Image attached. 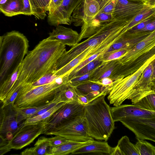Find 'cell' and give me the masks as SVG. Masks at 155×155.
Returning <instances> with one entry per match:
<instances>
[{
	"label": "cell",
	"mask_w": 155,
	"mask_h": 155,
	"mask_svg": "<svg viewBox=\"0 0 155 155\" xmlns=\"http://www.w3.org/2000/svg\"><path fill=\"white\" fill-rule=\"evenodd\" d=\"M127 23L114 20L85 41L72 46L58 60L54 67V71L61 68L86 50L97 47L112 36L121 33Z\"/></svg>",
	"instance_id": "5"
},
{
	"label": "cell",
	"mask_w": 155,
	"mask_h": 155,
	"mask_svg": "<svg viewBox=\"0 0 155 155\" xmlns=\"http://www.w3.org/2000/svg\"><path fill=\"white\" fill-rule=\"evenodd\" d=\"M120 37H121V33H120ZM94 57L95 58H96L94 56ZM101 58H99V59H100Z\"/></svg>",
	"instance_id": "52"
},
{
	"label": "cell",
	"mask_w": 155,
	"mask_h": 155,
	"mask_svg": "<svg viewBox=\"0 0 155 155\" xmlns=\"http://www.w3.org/2000/svg\"><path fill=\"white\" fill-rule=\"evenodd\" d=\"M113 20L112 13L99 12L94 18L85 21L81 26L78 43L90 37Z\"/></svg>",
	"instance_id": "16"
},
{
	"label": "cell",
	"mask_w": 155,
	"mask_h": 155,
	"mask_svg": "<svg viewBox=\"0 0 155 155\" xmlns=\"http://www.w3.org/2000/svg\"><path fill=\"white\" fill-rule=\"evenodd\" d=\"M47 38L51 40L57 41L62 44L73 46L77 44L79 34L72 28L60 25L49 33Z\"/></svg>",
	"instance_id": "18"
},
{
	"label": "cell",
	"mask_w": 155,
	"mask_h": 155,
	"mask_svg": "<svg viewBox=\"0 0 155 155\" xmlns=\"http://www.w3.org/2000/svg\"><path fill=\"white\" fill-rule=\"evenodd\" d=\"M8 0H0V5L3 4L5 3Z\"/></svg>",
	"instance_id": "51"
},
{
	"label": "cell",
	"mask_w": 155,
	"mask_h": 155,
	"mask_svg": "<svg viewBox=\"0 0 155 155\" xmlns=\"http://www.w3.org/2000/svg\"><path fill=\"white\" fill-rule=\"evenodd\" d=\"M121 36H122L121 33ZM93 56H94V55H93ZM94 58H95V57H94Z\"/></svg>",
	"instance_id": "53"
},
{
	"label": "cell",
	"mask_w": 155,
	"mask_h": 155,
	"mask_svg": "<svg viewBox=\"0 0 155 155\" xmlns=\"http://www.w3.org/2000/svg\"><path fill=\"white\" fill-rule=\"evenodd\" d=\"M154 7V8H155V6Z\"/></svg>",
	"instance_id": "55"
},
{
	"label": "cell",
	"mask_w": 155,
	"mask_h": 155,
	"mask_svg": "<svg viewBox=\"0 0 155 155\" xmlns=\"http://www.w3.org/2000/svg\"><path fill=\"white\" fill-rule=\"evenodd\" d=\"M63 0H51L49 4L48 12V14H51L59 7Z\"/></svg>",
	"instance_id": "43"
},
{
	"label": "cell",
	"mask_w": 155,
	"mask_h": 155,
	"mask_svg": "<svg viewBox=\"0 0 155 155\" xmlns=\"http://www.w3.org/2000/svg\"><path fill=\"white\" fill-rule=\"evenodd\" d=\"M98 68L87 74L72 78L69 80L70 85L75 87L81 84L88 81L95 71Z\"/></svg>",
	"instance_id": "39"
},
{
	"label": "cell",
	"mask_w": 155,
	"mask_h": 155,
	"mask_svg": "<svg viewBox=\"0 0 155 155\" xmlns=\"http://www.w3.org/2000/svg\"><path fill=\"white\" fill-rule=\"evenodd\" d=\"M0 137L7 141L10 140L19 129L20 124L17 119V108L13 104L1 108Z\"/></svg>",
	"instance_id": "11"
},
{
	"label": "cell",
	"mask_w": 155,
	"mask_h": 155,
	"mask_svg": "<svg viewBox=\"0 0 155 155\" xmlns=\"http://www.w3.org/2000/svg\"><path fill=\"white\" fill-rule=\"evenodd\" d=\"M92 140L86 141H78L68 140L67 142L62 144L51 147L49 155L71 154L77 150L90 143Z\"/></svg>",
	"instance_id": "23"
},
{
	"label": "cell",
	"mask_w": 155,
	"mask_h": 155,
	"mask_svg": "<svg viewBox=\"0 0 155 155\" xmlns=\"http://www.w3.org/2000/svg\"><path fill=\"white\" fill-rule=\"evenodd\" d=\"M128 50L124 49L118 50L104 55L101 60L104 61H107L118 59L124 55Z\"/></svg>",
	"instance_id": "40"
},
{
	"label": "cell",
	"mask_w": 155,
	"mask_h": 155,
	"mask_svg": "<svg viewBox=\"0 0 155 155\" xmlns=\"http://www.w3.org/2000/svg\"><path fill=\"white\" fill-rule=\"evenodd\" d=\"M103 64V61L101 60L96 58L79 70L70 79L72 78L87 74L93 71L96 68L101 67Z\"/></svg>",
	"instance_id": "34"
},
{
	"label": "cell",
	"mask_w": 155,
	"mask_h": 155,
	"mask_svg": "<svg viewBox=\"0 0 155 155\" xmlns=\"http://www.w3.org/2000/svg\"><path fill=\"white\" fill-rule=\"evenodd\" d=\"M137 140L135 145L140 155H155V146L145 140Z\"/></svg>",
	"instance_id": "35"
},
{
	"label": "cell",
	"mask_w": 155,
	"mask_h": 155,
	"mask_svg": "<svg viewBox=\"0 0 155 155\" xmlns=\"http://www.w3.org/2000/svg\"><path fill=\"white\" fill-rule=\"evenodd\" d=\"M155 47V30L118 59L122 65L128 66Z\"/></svg>",
	"instance_id": "13"
},
{
	"label": "cell",
	"mask_w": 155,
	"mask_h": 155,
	"mask_svg": "<svg viewBox=\"0 0 155 155\" xmlns=\"http://www.w3.org/2000/svg\"><path fill=\"white\" fill-rule=\"evenodd\" d=\"M82 0L73 11L70 18L71 24L76 27L82 26L84 20L83 5Z\"/></svg>",
	"instance_id": "33"
},
{
	"label": "cell",
	"mask_w": 155,
	"mask_h": 155,
	"mask_svg": "<svg viewBox=\"0 0 155 155\" xmlns=\"http://www.w3.org/2000/svg\"><path fill=\"white\" fill-rule=\"evenodd\" d=\"M155 60V54L135 72L114 81L108 89L107 99L114 106L120 105L126 100L132 99L136 91L135 84L145 68Z\"/></svg>",
	"instance_id": "6"
},
{
	"label": "cell",
	"mask_w": 155,
	"mask_h": 155,
	"mask_svg": "<svg viewBox=\"0 0 155 155\" xmlns=\"http://www.w3.org/2000/svg\"><path fill=\"white\" fill-rule=\"evenodd\" d=\"M103 47L102 44L93 48L87 49L59 70L54 71V74L58 76H64L70 73L82 62L92 55L96 54L101 55L103 51Z\"/></svg>",
	"instance_id": "19"
},
{
	"label": "cell",
	"mask_w": 155,
	"mask_h": 155,
	"mask_svg": "<svg viewBox=\"0 0 155 155\" xmlns=\"http://www.w3.org/2000/svg\"><path fill=\"white\" fill-rule=\"evenodd\" d=\"M56 99L59 103L78 102V94L75 87L69 85L58 93Z\"/></svg>",
	"instance_id": "27"
},
{
	"label": "cell",
	"mask_w": 155,
	"mask_h": 155,
	"mask_svg": "<svg viewBox=\"0 0 155 155\" xmlns=\"http://www.w3.org/2000/svg\"><path fill=\"white\" fill-rule=\"evenodd\" d=\"M151 32L131 33L127 31L110 47L104 56L119 50L127 49L129 50L147 36Z\"/></svg>",
	"instance_id": "17"
},
{
	"label": "cell",
	"mask_w": 155,
	"mask_h": 155,
	"mask_svg": "<svg viewBox=\"0 0 155 155\" xmlns=\"http://www.w3.org/2000/svg\"><path fill=\"white\" fill-rule=\"evenodd\" d=\"M24 7L21 15H33L31 3V0H23Z\"/></svg>",
	"instance_id": "42"
},
{
	"label": "cell",
	"mask_w": 155,
	"mask_h": 155,
	"mask_svg": "<svg viewBox=\"0 0 155 155\" xmlns=\"http://www.w3.org/2000/svg\"><path fill=\"white\" fill-rule=\"evenodd\" d=\"M154 88H155V85H154Z\"/></svg>",
	"instance_id": "54"
},
{
	"label": "cell",
	"mask_w": 155,
	"mask_h": 155,
	"mask_svg": "<svg viewBox=\"0 0 155 155\" xmlns=\"http://www.w3.org/2000/svg\"><path fill=\"white\" fill-rule=\"evenodd\" d=\"M70 85L68 74L59 76L54 81L29 88L24 85L13 105L18 109L41 106L54 101L58 93Z\"/></svg>",
	"instance_id": "4"
},
{
	"label": "cell",
	"mask_w": 155,
	"mask_h": 155,
	"mask_svg": "<svg viewBox=\"0 0 155 155\" xmlns=\"http://www.w3.org/2000/svg\"><path fill=\"white\" fill-rule=\"evenodd\" d=\"M51 147L48 138L40 137L35 143L34 146L27 148L21 152V155H49Z\"/></svg>",
	"instance_id": "24"
},
{
	"label": "cell",
	"mask_w": 155,
	"mask_h": 155,
	"mask_svg": "<svg viewBox=\"0 0 155 155\" xmlns=\"http://www.w3.org/2000/svg\"><path fill=\"white\" fill-rule=\"evenodd\" d=\"M146 4L150 7H154L155 6V0H144Z\"/></svg>",
	"instance_id": "48"
},
{
	"label": "cell",
	"mask_w": 155,
	"mask_h": 155,
	"mask_svg": "<svg viewBox=\"0 0 155 155\" xmlns=\"http://www.w3.org/2000/svg\"><path fill=\"white\" fill-rule=\"evenodd\" d=\"M110 155H123L120 148L117 146L113 148L112 152Z\"/></svg>",
	"instance_id": "47"
},
{
	"label": "cell",
	"mask_w": 155,
	"mask_h": 155,
	"mask_svg": "<svg viewBox=\"0 0 155 155\" xmlns=\"http://www.w3.org/2000/svg\"><path fill=\"white\" fill-rule=\"evenodd\" d=\"M66 51V45L57 41L47 38L40 41L25 57L13 87L35 82L54 70L56 62Z\"/></svg>",
	"instance_id": "1"
},
{
	"label": "cell",
	"mask_w": 155,
	"mask_h": 155,
	"mask_svg": "<svg viewBox=\"0 0 155 155\" xmlns=\"http://www.w3.org/2000/svg\"><path fill=\"white\" fill-rule=\"evenodd\" d=\"M20 65L0 86V100L2 102L12 89L18 77Z\"/></svg>",
	"instance_id": "26"
},
{
	"label": "cell",
	"mask_w": 155,
	"mask_h": 155,
	"mask_svg": "<svg viewBox=\"0 0 155 155\" xmlns=\"http://www.w3.org/2000/svg\"><path fill=\"white\" fill-rule=\"evenodd\" d=\"M102 95L84 106V117L87 122L89 135L97 140L107 141L114 128L111 107Z\"/></svg>",
	"instance_id": "3"
},
{
	"label": "cell",
	"mask_w": 155,
	"mask_h": 155,
	"mask_svg": "<svg viewBox=\"0 0 155 155\" xmlns=\"http://www.w3.org/2000/svg\"><path fill=\"white\" fill-rule=\"evenodd\" d=\"M52 102L41 106L30 107L24 109L17 108V119L19 123L24 120L30 118L40 110L47 106Z\"/></svg>",
	"instance_id": "32"
},
{
	"label": "cell",
	"mask_w": 155,
	"mask_h": 155,
	"mask_svg": "<svg viewBox=\"0 0 155 155\" xmlns=\"http://www.w3.org/2000/svg\"><path fill=\"white\" fill-rule=\"evenodd\" d=\"M153 78L155 79V60L153 62Z\"/></svg>",
	"instance_id": "49"
},
{
	"label": "cell",
	"mask_w": 155,
	"mask_h": 155,
	"mask_svg": "<svg viewBox=\"0 0 155 155\" xmlns=\"http://www.w3.org/2000/svg\"><path fill=\"white\" fill-rule=\"evenodd\" d=\"M83 9L84 21L95 17L99 12L100 7L97 0H84Z\"/></svg>",
	"instance_id": "28"
},
{
	"label": "cell",
	"mask_w": 155,
	"mask_h": 155,
	"mask_svg": "<svg viewBox=\"0 0 155 155\" xmlns=\"http://www.w3.org/2000/svg\"><path fill=\"white\" fill-rule=\"evenodd\" d=\"M74 87L78 94L86 95L90 103L102 95L108 94V87L89 81Z\"/></svg>",
	"instance_id": "20"
},
{
	"label": "cell",
	"mask_w": 155,
	"mask_h": 155,
	"mask_svg": "<svg viewBox=\"0 0 155 155\" xmlns=\"http://www.w3.org/2000/svg\"><path fill=\"white\" fill-rule=\"evenodd\" d=\"M48 138V141L51 147H56L67 142L68 140L59 135Z\"/></svg>",
	"instance_id": "41"
},
{
	"label": "cell",
	"mask_w": 155,
	"mask_h": 155,
	"mask_svg": "<svg viewBox=\"0 0 155 155\" xmlns=\"http://www.w3.org/2000/svg\"><path fill=\"white\" fill-rule=\"evenodd\" d=\"M23 7V0H8L0 5V11L5 16L11 17L21 15Z\"/></svg>",
	"instance_id": "25"
},
{
	"label": "cell",
	"mask_w": 155,
	"mask_h": 155,
	"mask_svg": "<svg viewBox=\"0 0 155 155\" xmlns=\"http://www.w3.org/2000/svg\"></svg>",
	"instance_id": "56"
},
{
	"label": "cell",
	"mask_w": 155,
	"mask_h": 155,
	"mask_svg": "<svg viewBox=\"0 0 155 155\" xmlns=\"http://www.w3.org/2000/svg\"><path fill=\"white\" fill-rule=\"evenodd\" d=\"M82 0H63L60 6L55 11L48 14L47 21L48 24L55 27L61 24L70 25L72 14Z\"/></svg>",
	"instance_id": "14"
},
{
	"label": "cell",
	"mask_w": 155,
	"mask_h": 155,
	"mask_svg": "<svg viewBox=\"0 0 155 155\" xmlns=\"http://www.w3.org/2000/svg\"><path fill=\"white\" fill-rule=\"evenodd\" d=\"M44 121L24 125L21 123L18 130L12 138L6 143L0 145V154L3 155L12 149H21L31 143L45 130Z\"/></svg>",
	"instance_id": "7"
},
{
	"label": "cell",
	"mask_w": 155,
	"mask_h": 155,
	"mask_svg": "<svg viewBox=\"0 0 155 155\" xmlns=\"http://www.w3.org/2000/svg\"><path fill=\"white\" fill-rule=\"evenodd\" d=\"M44 134L59 135L68 140L74 141H86L94 139L88 134L87 122L84 116L64 125L48 130Z\"/></svg>",
	"instance_id": "8"
},
{
	"label": "cell",
	"mask_w": 155,
	"mask_h": 155,
	"mask_svg": "<svg viewBox=\"0 0 155 155\" xmlns=\"http://www.w3.org/2000/svg\"><path fill=\"white\" fill-rule=\"evenodd\" d=\"M119 121L134 134L137 140H149L155 142V116L127 118Z\"/></svg>",
	"instance_id": "10"
},
{
	"label": "cell",
	"mask_w": 155,
	"mask_h": 155,
	"mask_svg": "<svg viewBox=\"0 0 155 155\" xmlns=\"http://www.w3.org/2000/svg\"><path fill=\"white\" fill-rule=\"evenodd\" d=\"M100 7L99 12L112 13L118 0H97Z\"/></svg>",
	"instance_id": "38"
},
{
	"label": "cell",
	"mask_w": 155,
	"mask_h": 155,
	"mask_svg": "<svg viewBox=\"0 0 155 155\" xmlns=\"http://www.w3.org/2000/svg\"><path fill=\"white\" fill-rule=\"evenodd\" d=\"M59 103H60L58 102L56 100L55 98V99L54 101L50 103L46 107L39 111L38 112L29 118H32L35 117H36L44 113Z\"/></svg>",
	"instance_id": "44"
},
{
	"label": "cell",
	"mask_w": 155,
	"mask_h": 155,
	"mask_svg": "<svg viewBox=\"0 0 155 155\" xmlns=\"http://www.w3.org/2000/svg\"><path fill=\"white\" fill-rule=\"evenodd\" d=\"M45 3L46 4V5H47V7L48 11V7H49V4L50 3L51 0H45Z\"/></svg>",
	"instance_id": "50"
},
{
	"label": "cell",
	"mask_w": 155,
	"mask_h": 155,
	"mask_svg": "<svg viewBox=\"0 0 155 155\" xmlns=\"http://www.w3.org/2000/svg\"><path fill=\"white\" fill-rule=\"evenodd\" d=\"M65 103H60L42 114L26 119L24 122V125L34 124L44 121L50 117L54 113L61 107Z\"/></svg>",
	"instance_id": "31"
},
{
	"label": "cell",
	"mask_w": 155,
	"mask_h": 155,
	"mask_svg": "<svg viewBox=\"0 0 155 155\" xmlns=\"http://www.w3.org/2000/svg\"><path fill=\"white\" fill-rule=\"evenodd\" d=\"M103 61V64L95 71L89 81L94 82L109 78L122 66L118 59Z\"/></svg>",
	"instance_id": "22"
},
{
	"label": "cell",
	"mask_w": 155,
	"mask_h": 155,
	"mask_svg": "<svg viewBox=\"0 0 155 155\" xmlns=\"http://www.w3.org/2000/svg\"><path fill=\"white\" fill-rule=\"evenodd\" d=\"M58 77L54 73V70L49 72L35 82L25 84L29 88H33L51 83L54 81Z\"/></svg>",
	"instance_id": "36"
},
{
	"label": "cell",
	"mask_w": 155,
	"mask_h": 155,
	"mask_svg": "<svg viewBox=\"0 0 155 155\" xmlns=\"http://www.w3.org/2000/svg\"><path fill=\"white\" fill-rule=\"evenodd\" d=\"M33 15L38 19H44L48 8L45 0H31Z\"/></svg>",
	"instance_id": "30"
},
{
	"label": "cell",
	"mask_w": 155,
	"mask_h": 155,
	"mask_svg": "<svg viewBox=\"0 0 155 155\" xmlns=\"http://www.w3.org/2000/svg\"><path fill=\"white\" fill-rule=\"evenodd\" d=\"M111 112L114 122L129 118H147L155 116V111L146 110L133 104H121L111 107Z\"/></svg>",
	"instance_id": "15"
},
{
	"label": "cell",
	"mask_w": 155,
	"mask_h": 155,
	"mask_svg": "<svg viewBox=\"0 0 155 155\" xmlns=\"http://www.w3.org/2000/svg\"><path fill=\"white\" fill-rule=\"evenodd\" d=\"M148 6L144 0H118L113 13V20L128 23Z\"/></svg>",
	"instance_id": "12"
},
{
	"label": "cell",
	"mask_w": 155,
	"mask_h": 155,
	"mask_svg": "<svg viewBox=\"0 0 155 155\" xmlns=\"http://www.w3.org/2000/svg\"><path fill=\"white\" fill-rule=\"evenodd\" d=\"M84 112V106L78 102L65 103L50 117L44 121L45 131L56 126L64 125L83 117Z\"/></svg>",
	"instance_id": "9"
},
{
	"label": "cell",
	"mask_w": 155,
	"mask_h": 155,
	"mask_svg": "<svg viewBox=\"0 0 155 155\" xmlns=\"http://www.w3.org/2000/svg\"><path fill=\"white\" fill-rule=\"evenodd\" d=\"M113 148L106 141L92 140L89 144L77 150L71 155L77 154H94L110 155Z\"/></svg>",
	"instance_id": "21"
},
{
	"label": "cell",
	"mask_w": 155,
	"mask_h": 155,
	"mask_svg": "<svg viewBox=\"0 0 155 155\" xmlns=\"http://www.w3.org/2000/svg\"><path fill=\"white\" fill-rule=\"evenodd\" d=\"M138 107L144 109L155 111V94L147 95L135 104Z\"/></svg>",
	"instance_id": "37"
},
{
	"label": "cell",
	"mask_w": 155,
	"mask_h": 155,
	"mask_svg": "<svg viewBox=\"0 0 155 155\" xmlns=\"http://www.w3.org/2000/svg\"><path fill=\"white\" fill-rule=\"evenodd\" d=\"M78 102L80 104L85 106L90 103L87 97L85 95L78 94Z\"/></svg>",
	"instance_id": "46"
},
{
	"label": "cell",
	"mask_w": 155,
	"mask_h": 155,
	"mask_svg": "<svg viewBox=\"0 0 155 155\" xmlns=\"http://www.w3.org/2000/svg\"><path fill=\"white\" fill-rule=\"evenodd\" d=\"M113 81L110 78H106L100 80L93 82L107 87L109 89L112 84Z\"/></svg>",
	"instance_id": "45"
},
{
	"label": "cell",
	"mask_w": 155,
	"mask_h": 155,
	"mask_svg": "<svg viewBox=\"0 0 155 155\" xmlns=\"http://www.w3.org/2000/svg\"><path fill=\"white\" fill-rule=\"evenodd\" d=\"M29 46L26 37L18 31H12L0 36V84L21 65Z\"/></svg>",
	"instance_id": "2"
},
{
	"label": "cell",
	"mask_w": 155,
	"mask_h": 155,
	"mask_svg": "<svg viewBox=\"0 0 155 155\" xmlns=\"http://www.w3.org/2000/svg\"><path fill=\"white\" fill-rule=\"evenodd\" d=\"M117 146L120 148L123 155H140L135 145L130 142L127 136L121 137L118 140Z\"/></svg>",
	"instance_id": "29"
}]
</instances>
